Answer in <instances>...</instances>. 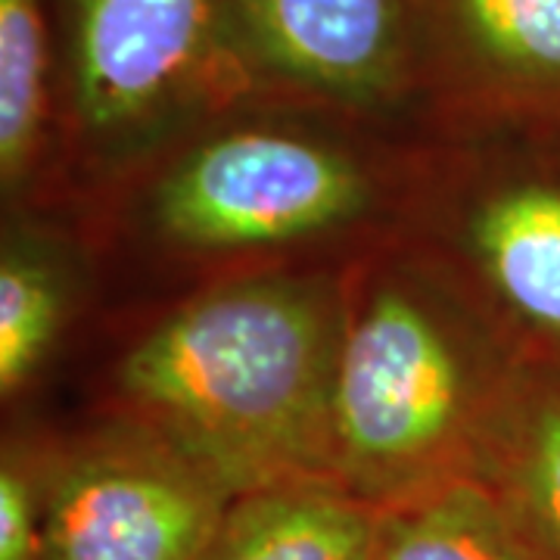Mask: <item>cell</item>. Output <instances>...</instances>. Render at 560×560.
Segmentation results:
<instances>
[{"instance_id": "6da1fadb", "label": "cell", "mask_w": 560, "mask_h": 560, "mask_svg": "<svg viewBox=\"0 0 560 560\" xmlns=\"http://www.w3.org/2000/svg\"><path fill=\"white\" fill-rule=\"evenodd\" d=\"M352 275L268 271L180 302L125 349L116 418L231 495L330 477V405Z\"/></svg>"}, {"instance_id": "7a4b0ae2", "label": "cell", "mask_w": 560, "mask_h": 560, "mask_svg": "<svg viewBox=\"0 0 560 560\" xmlns=\"http://www.w3.org/2000/svg\"><path fill=\"white\" fill-rule=\"evenodd\" d=\"M523 346L440 261L393 256L359 268L330 405L334 480L396 511L470 477Z\"/></svg>"}, {"instance_id": "3957f363", "label": "cell", "mask_w": 560, "mask_h": 560, "mask_svg": "<svg viewBox=\"0 0 560 560\" xmlns=\"http://www.w3.org/2000/svg\"><path fill=\"white\" fill-rule=\"evenodd\" d=\"M377 202V184L342 143L283 125L202 138L150 190V231L184 256H249L334 237Z\"/></svg>"}, {"instance_id": "277c9868", "label": "cell", "mask_w": 560, "mask_h": 560, "mask_svg": "<svg viewBox=\"0 0 560 560\" xmlns=\"http://www.w3.org/2000/svg\"><path fill=\"white\" fill-rule=\"evenodd\" d=\"M69 16L75 125L109 162L221 88L234 54L228 0H69Z\"/></svg>"}, {"instance_id": "5b68a950", "label": "cell", "mask_w": 560, "mask_h": 560, "mask_svg": "<svg viewBox=\"0 0 560 560\" xmlns=\"http://www.w3.org/2000/svg\"><path fill=\"white\" fill-rule=\"evenodd\" d=\"M38 467L40 560H197L231 504L197 464L125 418Z\"/></svg>"}, {"instance_id": "8992f818", "label": "cell", "mask_w": 560, "mask_h": 560, "mask_svg": "<svg viewBox=\"0 0 560 560\" xmlns=\"http://www.w3.org/2000/svg\"><path fill=\"white\" fill-rule=\"evenodd\" d=\"M234 54L330 106L374 113L415 75L411 0H228Z\"/></svg>"}, {"instance_id": "52a82bcc", "label": "cell", "mask_w": 560, "mask_h": 560, "mask_svg": "<svg viewBox=\"0 0 560 560\" xmlns=\"http://www.w3.org/2000/svg\"><path fill=\"white\" fill-rule=\"evenodd\" d=\"M455 249L477 296L526 346L560 359V172L508 168L474 187Z\"/></svg>"}, {"instance_id": "ba28073f", "label": "cell", "mask_w": 560, "mask_h": 560, "mask_svg": "<svg viewBox=\"0 0 560 560\" xmlns=\"http://www.w3.org/2000/svg\"><path fill=\"white\" fill-rule=\"evenodd\" d=\"M418 7L477 101L560 131V0H418Z\"/></svg>"}, {"instance_id": "9c48e42d", "label": "cell", "mask_w": 560, "mask_h": 560, "mask_svg": "<svg viewBox=\"0 0 560 560\" xmlns=\"http://www.w3.org/2000/svg\"><path fill=\"white\" fill-rule=\"evenodd\" d=\"M545 560H560V359L523 346L482 427L474 474Z\"/></svg>"}, {"instance_id": "30bf717a", "label": "cell", "mask_w": 560, "mask_h": 560, "mask_svg": "<svg viewBox=\"0 0 560 560\" xmlns=\"http://www.w3.org/2000/svg\"><path fill=\"white\" fill-rule=\"evenodd\" d=\"M386 511L330 477L231 499L197 560H371Z\"/></svg>"}, {"instance_id": "8fae6325", "label": "cell", "mask_w": 560, "mask_h": 560, "mask_svg": "<svg viewBox=\"0 0 560 560\" xmlns=\"http://www.w3.org/2000/svg\"><path fill=\"white\" fill-rule=\"evenodd\" d=\"M371 560H545L477 477L386 511Z\"/></svg>"}, {"instance_id": "7c38bea8", "label": "cell", "mask_w": 560, "mask_h": 560, "mask_svg": "<svg viewBox=\"0 0 560 560\" xmlns=\"http://www.w3.org/2000/svg\"><path fill=\"white\" fill-rule=\"evenodd\" d=\"M50 121V44L40 0H0V184L7 200L35 175Z\"/></svg>"}, {"instance_id": "4fadbf2b", "label": "cell", "mask_w": 560, "mask_h": 560, "mask_svg": "<svg viewBox=\"0 0 560 560\" xmlns=\"http://www.w3.org/2000/svg\"><path fill=\"white\" fill-rule=\"evenodd\" d=\"M69 312L62 265L35 237H7L0 256V393L16 399L60 340Z\"/></svg>"}, {"instance_id": "5bb4252c", "label": "cell", "mask_w": 560, "mask_h": 560, "mask_svg": "<svg viewBox=\"0 0 560 560\" xmlns=\"http://www.w3.org/2000/svg\"><path fill=\"white\" fill-rule=\"evenodd\" d=\"M44 492L38 460L7 448L0 460V560H40Z\"/></svg>"}]
</instances>
